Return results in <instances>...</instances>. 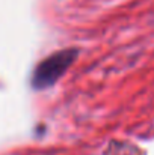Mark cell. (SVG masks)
<instances>
[{"instance_id": "obj_1", "label": "cell", "mask_w": 154, "mask_h": 155, "mask_svg": "<svg viewBox=\"0 0 154 155\" xmlns=\"http://www.w3.org/2000/svg\"><path fill=\"white\" fill-rule=\"evenodd\" d=\"M79 50L77 48H65L53 53L47 59H44L33 71L32 86L38 91L53 86L76 62Z\"/></svg>"}]
</instances>
